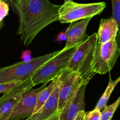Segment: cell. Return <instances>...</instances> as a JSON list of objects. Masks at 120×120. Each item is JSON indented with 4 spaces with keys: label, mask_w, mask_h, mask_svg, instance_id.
Instances as JSON below:
<instances>
[{
    "label": "cell",
    "mask_w": 120,
    "mask_h": 120,
    "mask_svg": "<svg viewBox=\"0 0 120 120\" xmlns=\"http://www.w3.org/2000/svg\"><path fill=\"white\" fill-rule=\"evenodd\" d=\"M60 6L49 0H29L25 9L16 12L19 22L16 34L23 45L29 46L43 28L59 20Z\"/></svg>",
    "instance_id": "obj_1"
},
{
    "label": "cell",
    "mask_w": 120,
    "mask_h": 120,
    "mask_svg": "<svg viewBox=\"0 0 120 120\" xmlns=\"http://www.w3.org/2000/svg\"><path fill=\"white\" fill-rule=\"evenodd\" d=\"M97 43V32L90 35L78 46L68 65V68L77 73L86 84L96 74L92 70V64Z\"/></svg>",
    "instance_id": "obj_2"
},
{
    "label": "cell",
    "mask_w": 120,
    "mask_h": 120,
    "mask_svg": "<svg viewBox=\"0 0 120 120\" xmlns=\"http://www.w3.org/2000/svg\"><path fill=\"white\" fill-rule=\"evenodd\" d=\"M59 51H55L49 54L34 58L29 62L21 61L7 67L0 68V83L13 81L25 82L31 78L42 65L55 56Z\"/></svg>",
    "instance_id": "obj_3"
},
{
    "label": "cell",
    "mask_w": 120,
    "mask_h": 120,
    "mask_svg": "<svg viewBox=\"0 0 120 120\" xmlns=\"http://www.w3.org/2000/svg\"><path fill=\"white\" fill-rule=\"evenodd\" d=\"M80 44L69 48H64L47 61L32 76L31 81L34 85L39 84L49 83L58 76L68 68L74 52Z\"/></svg>",
    "instance_id": "obj_4"
},
{
    "label": "cell",
    "mask_w": 120,
    "mask_h": 120,
    "mask_svg": "<svg viewBox=\"0 0 120 120\" xmlns=\"http://www.w3.org/2000/svg\"><path fill=\"white\" fill-rule=\"evenodd\" d=\"M106 7L105 2L79 4L73 1L64 2L61 5L59 11V22L62 24L91 18L100 15Z\"/></svg>",
    "instance_id": "obj_5"
},
{
    "label": "cell",
    "mask_w": 120,
    "mask_h": 120,
    "mask_svg": "<svg viewBox=\"0 0 120 120\" xmlns=\"http://www.w3.org/2000/svg\"><path fill=\"white\" fill-rule=\"evenodd\" d=\"M120 55L116 38L104 44L97 43L92 64V70L96 74L110 72Z\"/></svg>",
    "instance_id": "obj_6"
},
{
    "label": "cell",
    "mask_w": 120,
    "mask_h": 120,
    "mask_svg": "<svg viewBox=\"0 0 120 120\" xmlns=\"http://www.w3.org/2000/svg\"><path fill=\"white\" fill-rule=\"evenodd\" d=\"M59 81L58 112L60 113L64 105L76 95L79 87L84 83L80 76L68 68L59 75Z\"/></svg>",
    "instance_id": "obj_7"
},
{
    "label": "cell",
    "mask_w": 120,
    "mask_h": 120,
    "mask_svg": "<svg viewBox=\"0 0 120 120\" xmlns=\"http://www.w3.org/2000/svg\"><path fill=\"white\" fill-rule=\"evenodd\" d=\"M48 83H43L39 88H30L22 95L21 100L6 120H21L28 118L35 112L38 98L41 91Z\"/></svg>",
    "instance_id": "obj_8"
},
{
    "label": "cell",
    "mask_w": 120,
    "mask_h": 120,
    "mask_svg": "<svg viewBox=\"0 0 120 120\" xmlns=\"http://www.w3.org/2000/svg\"><path fill=\"white\" fill-rule=\"evenodd\" d=\"M31 78L12 90L4 93L0 98V120H6L17 105L23 93L34 87Z\"/></svg>",
    "instance_id": "obj_9"
},
{
    "label": "cell",
    "mask_w": 120,
    "mask_h": 120,
    "mask_svg": "<svg viewBox=\"0 0 120 120\" xmlns=\"http://www.w3.org/2000/svg\"><path fill=\"white\" fill-rule=\"evenodd\" d=\"M87 84H83L76 95L64 105L60 112L59 120H75L77 114L85 109V90Z\"/></svg>",
    "instance_id": "obj_10"
},
{
    "label": "cell",
    "mask_w": 120,
    "mask_h": 120,
    "mask_svg": "<svg viewBox=\"0 0 120 120\" xmlns=\"http://www.w3.org/2000/svg\"><path fill=\"white\" fill-rule=\"evenodd\" d=\"M91 19V18H88L70 23L65 32L67 40L64 48H69L79 45L89 38V36L87 35L86 31Z\"/></svg>",
    "instance_id": "obj_11"
},
{
    "label": "cell",
    "mask_w": 120,
    "mask_h": 120,
    "mask_svg": "<svg viewBox=\"0 0 120 120\" xmlns=\"http://www.w3.org/2000/svg\"><path fill=\"white\" fill-rule=\"evenodd\" d=\"M59 91V76L56 78V85L52 94L48 101L40 108L39 110L27 118V120H46L58 112Z\"/></svg>",
    "instance_id": "obj_12"
},
{
    "label": "cell",
    "mask_w": 120,
    "mask_h": 120,
    "mask_svg": "<svg viewBox=\"0 0 120 120\" xmlns=\"http://www.w3.org/2000/svg\"><path fill=\"white\" fill-rule=\"evenodd\" d=\"M118 33V24L113 18L101 19L97 32L98 43L104 44L116 39Z\"/></svg>",
    "instance_id": "obj_13"
},
{
    "label": "cell",
    "mask_w": 120,
    "mask_h": 120,
    "mask_svg": "<svg viewBox=\"0 0 120 120\" xmlns=\"http://www.w3.org/2000/svg\"><path fill=\"white\" fill-rule=\"evenodd\" d=\"M120 82V75L119 77L116 80L113 81L111 77H110V80H109V82L108 84V85L106 89H105V92L104 94L102 95L100 100H98V102H97V105H96L95 108L97 109H99L100 111H101L104 109L105 107H107V104L109 101V98H110V96H111V93L112 92L113 90L114 89L115 87H116L117 84Z\"/></svg>",
    "instance_id": "obj_14"
},
{
    "label": "cell",
    "mask_w": 120,
    "mask_h": 120,
    "mask_svg": "<svg viewBox=\"0 0 120 120\" xmlns=\"http://www.w3.org/2000/svg\"><path fill=\"white\" fill-rule=\"evenodd\" d=\"M55 85H56V78L54 79L53 81H52L48 86H46L45 88H43L41 91V92L39 94L37 104H36V108H35V112L39 110L40 108L48 101V100L49 98L50 95L52 94L54 89H55Z\"/></svg>",
    "instance_id": "obj_15"
},
{
    "label": "cell",
    "mask_w": 120,
    "mask_h": 120,
    "mask_svg": "<svg viewBox=\"0 0 120 120\" xmlns=\"http://www.w3.org/2000/svg\"><path fill=\"white\" fill-rule=\"evenodd\" d=\"M120 105V96L118 99L109 106H107L101 112V120H111L115 112Z\"/></svg>",
    "instance_id": "obj_16"
},
{
    "label": "cell",
    "mask_w": 120,
    "mask_h": 120,
    "mask_svg": "<svg viewBox=\"0 0 120 120\" xmlns=\"http://www.w3.org/2000/svg\"><path fill=\"white\" fill-rule=\"evenodd\" d=\"M112 18L118 24V32H120V0H111Z\"/></svg>",
    "instance_id": "obj_17"
},
{
    "label": "cell",
    "mask_w": 120,
    "mask_h": 120,
    "mask_svg": "<svg viewBox=\"0 0 120 120\" xmlns=\"http://www.w3.org/2000/svg\"><path fill=\"white\" fill-rule=\"evenodd\" d=\"M23 81H13V82L0 83V94L6 93L14 88L21 85L23 83Z\"/></svg>",
    "instance_id": "obj_18"
},
{
    "label": "cell",
    "mask_w": 120,
    "mask_h": 120,
    "mask_svg": "<svg viewBox=\"0 0 120 120\" xmlns=\"http://www.w3.org/2000/svg\"><path fill=\"white\" fill-rule=\"evenodd\" d=\"M101 111L95 108L91 111L85 113L84 120H101Z\"/></svg>",
    "instance_id": "obj_19"
},
{
    "label": "cell",
    "mask_w": 120,
    "mask_h": 120,
    "mask_svg": "<svg viewBox=\"0 0 120 120\" xmlns=\"http://www.w3.org/2000/svg\"><path fill=\"white\" fill-rule=\"evenodd\" d=\"M9 5L5 0H0V20L3 21L9 12Z\"/></svg>",
    "instance_id": "obj_20"
},
{
    "label": "cell",
    "mask_w": 120,
    "mask_h": 120,
    "mask_svg": "<svg viewBox=\"0 0 120 120\" xmlns=\"http://www.w3.org/2000/svg\"><path fill=\"white\" fill-rule=\"evenodd\" d=\"M29 0H15L14 10L16 12L25 9L28 6Z\"/></svg>",
    "instance_id": "obj_21"
},
{
    "label": "cell",
    "mask_w": 120,
    "mask_h": 120,
    "mask_svg": "<svg viewBox=\"0 0 120 120\" xmlns=\"http://www.w3.org/2000/svg\"><path fill=\"white\" fill-rule=\"evenodd\" d=\"M21 58L22 60V61L26 62H29L32 60V58L31 56V51L29 49L23 51L21 54Z\"/></svg>",
    "instance_id": "obj_22"
},
{
    "label": "cell",
    "mask_w": 120,
    "mask_h": 120,
    "mask_svg": "<svg viewBox=\"0 0 120 120\" xmlns=\"http://www.w3.org/2000/svg\"><path fill=\"white\" fill-rule=\"evenodd\" d=\"M67 36L66 32H61L58 34L57 36V38L56 39V41L57 42H62V41H66Z\"/></svg>",
    "instance_id": "obj_23"
},
{
    "label": "cell",
    "mask_w": 120,
    "mask_h": 120,
    "mask_svg": "<svg viewBox=\"0 0 120 120\" xmlns=\"http://www.w3.org/2000/svg\"><path fill=\"white\" fill-rule=\"evenodd\" d=\"M85 113V111H80L78 114H77V115L76 116L75 120H84Z\"/></svg>",
    "instance_id": "obj_24"
},
{
    "label": "cell",
    "mask_w": 120,
    "mask_h": 120,
    "mask_svg": "<svg viewBox=\"0 0 120 120\" xmlns=\"http://www.w3.org/2000/svg\"><path fill=\"white\" fill-rule=\"evenodd\" d=\"M59 115L60 113H57L46 120H59Z\"/></svg>",
    "instance_id": "obj_25"
},
{
    "label": "cell",
    "mask_w": 120,
    "mask_h": 120,
    "mask_svg": "<svg viewBox=\"0 0 120 120\" xmlns=\"http://www.w3.org/2000/svg\"><path fill=\"white\" fill-rule=\"evenodd\" d=\"M5 1L8 2V4L11 6L13 9H14V8H15V0H5Z\"/></svg>",
    "instance_id": "obj_26"
},
{
    "label": "cell",
    "mask_w": 120,
    "mask_h": 120,
    "mask_svg": "<svg viewBox=\"0 0 120 120\" xmlns=\"http://www.w3.org/2000/svg\"><path fill=\"white\" fill-rule=\"evenodd\" d=\"M116 42H117V46L120 51V32H118L117 34V36L116 37Z\"/></svg>",
    "instance_id": "obj_27"
},
{
    "label": "cell",
    "mask_w": 120,
    "mask_h": 120,
    "mask_svg": "<svg viewBox=\"0 0 120 120\" xmlns=\"http://www.w3.org/2000/svg\"><path fill=\"white\" fill-rule=\"evenodd\" d=\"M3 26H4L3 21H1V20H0V29H1L2 27H3Z\"/></svg>",
    "instance_id": "obj_28"
},
{
    "label": "cell",
    "mask_w": 120,
    "mask_h": 120,
    "mask_svg": "<svg viewBox=\"0 0 120 120\" xmlns=\"http://www.w3.org/2000/svg\"><path fill=\"white\" fill-rule=\"evenodd\" d=\"M69 1H73V0H64V2H69Z\"/></svg>",
    "instance_id": "obj_29"
},
{
    "label": "cell",
    "mask_w": 120,
    "mask_h": 120,
    "mask_svg": "<svg viewBox=\"0 0 120 120\" xmlns=\"http://www.w3.org/2000/svg\"></svg>",
    "instance_id": "obj_30"
}]
</instances>
